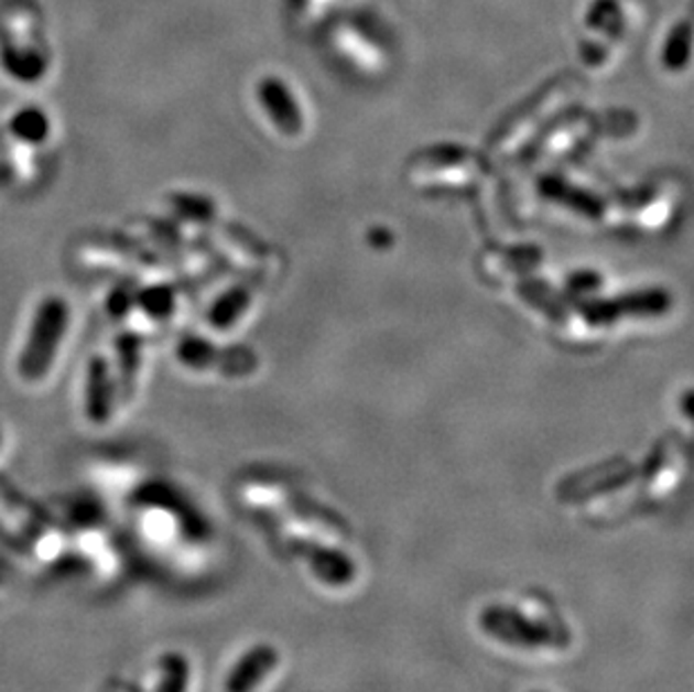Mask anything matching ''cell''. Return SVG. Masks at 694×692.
Returning a JSON list of instances; mask_svg holds the SVG:
<instances>
[{
  "label": "cell",
  "instance_id": "obj_1",
  "mask_svg": "<svg viewBox=\"0 0 694 692\" xmlns=\"http://www.w3.org/2000/svg\"><path fill=\"white\" fill-rule=\"evenodd\" d=\"M484 629L490 637L517 648H564L566 634L549 625L540 601L527 603V612L508 607H488L481 616Z\"/></svg>",
  "mask_w": 694,
  "mask_h": 692
},
{
  "label": "cell",
  "instance_id": "obj_2",
  "mask_svg": "<svg viewBox=\"0 0 694 692\" xmlns=\"http://www.w3.org/2000/svg\"><path fill=\"white\" fill-rule=\"evenodd\" d=\"M68 317L71 311L62 298H47L39 304L19 358V374L23 380L36 382L50 371L68 328Z\"/></svg>",
  "mask_w": 694,
  "mask_h": 692
},
{
  "label": "cell",
  "instance_id": "obj_3",
  "mask_svg": "<svg viewBox=\"0 0 694 692\" xmlns=\"http://www.w3.org/2000/svg\"><path fill=\"white\" fill-rule=\"evenodd\" d=\"M279 655L272 646H257L231 670L225 681V692H254L261 681L276 668Z\"/></svg>",
  "mask_w": 694,
  "mask_h": 692
},
{
  "label": "cell",
  "instance_id": "obj_4",
  "mask_svg": "<svg viewBox=\"0 0 694 692\" xmlns=\"http://www.w3.org/2000/svg\"><path fill=\"white\" fill-rule=\"evenodd\" d=\"M112 412V387L104 358H93L86 376V414L93 423H108Z\"/></svg>",
  "mask_w": 694,
  "mask_h": 692
},
{
  "label": "cell",
  "instance_id": "obj_5",
  "mask_svg": "<svg viewBox=\"0 0 694 692\" xmlns=\"http://www.w3.org/2000/svg\"><path fill=\"white\" fill-rule=\"evenodd\" d=\"M3 66L10 73V77L25 82V84H34L45 75L47 62L43 56L30 47H17V45H8L3 50Z\"/></svg>",
  "mask_w": 694,
  "mask_h": 692
},
{
  "label": "cell",
  "instance_id": "obj_6",
  "mask_svg": "<svg viewBox=\"0 0 694 692\" xmlns=\"http://www.w3.org/2000/svg\"><path fill=\"white\" fill-rule=\"evenodd\" d=\"M8 133L25 144H41L50 136V118L39 106L21 108L8 122Z\"/></svg>",
  "mask_w": 694,
  "mask_h": 692
},
{
  "label": "cell",
  "instance_id": "obj_7",
  "mask_svg": "<svg viewBox=\"0 0 694 692\" xmlns=\"http://www.w3.org/2000/svg\"><path fill=\"white\" fill-rule=\"evenodd\" d=\"M189 666L181 655H169L160 661V679L155 692H187Z\"/></svg>",
  "mask_w": 694,
  "mask_h": 692
},
{
  "label": "cell",
  "instance_id": "obj_8",
  "mask_svg": "<svg viewBox=\"0 0 694 692\" xmlns=\"http://www.w3.org/2000/svg\"><path fill=\"white\" fill-rule=\"evenodd\" d=\"M135 302L151 317H166L173 311V306H176V293L166 285H155V288H147L142 295L135 298Z\"/></svg>",
  "mask_w": 694,
  "mask_h": 692
},
{
  "label": "cell",
  "instance_id": "obj_9",
  "mask_svg": "<svg viewBox=\"0 0 694 692\" xmlns=\"http://www.w3.org/2000/svg\"><path fill=\"white\" fill-rule=\"evenodd\" d=\"M246 304H248V298H246L243 291H231V293H227L225 298H220V300L214 304L209 317H212V322H214L218 328H227L231 322H235V320L241 315V311H243Z\"/></svg>",
  "mask_w": 694,
  "mask_h": 692
},
{
  "label": "cell",
  "instance_id": "obj_10",
  "mask_svg": "<svg viewBox=\"0 0 694 692\" xmlns=\"http://www.w3.org/2000/svg\"><path fill=\"white\" fill-rule=\"evenodd\" d=\"M140 346H142V339L138 335H122L118 339V356H120V367H122L124 382H131V378L138 374Z\"/></svg>",
  "mask_w": 694,
  "mask_h": 692
},
{
  "label": "cell",
  "instance_id": "obj_11",
  "mask_svg": "<svg viewBox=\"0 0 694 692\" xmlns=\"http://www.w3.org/2000/svg\"><path fill=\"white\" fill-rule=\"evenodd\" d=\"M687 52H690V23H681L670 34V41L665 45V62L679 68L687 62Z\"/></svg>",
  "mask_w": 694,
  "mask_h": 692
},
{
  "label": "cell",
  "instance_id": "obj_12",
  "mask_svg": "<svg viewBox=\"0 0 694 692\" xmlns=\"http://www.w3.org/2000/svg\"><path fill=\"white\" fill-rule=\"evenodd\" d=\"M131 304H133V295L129 288H118V291H115L108 300V309L115 317H122L131 309Z\"/></svg>",
  "mask_w": 694,
  "mask_h": 692
},
{
  "label": "cell",
  "instance_id": "obj_13",
  "mask_svg": "<svg viewBox=\"0 0 694 692\" xmlns=\"http://www.w3.org/2000/svg\"><path fill=\"white\" fill-rule=\"evenodd\" d=\"M0 441H3V436H0Z\"/></svg>",
  "mask_w": 694,
  "mask_h": 692
}]
</instances>
